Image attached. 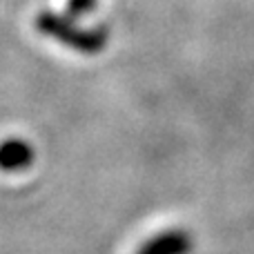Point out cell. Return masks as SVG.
Segmentation results:
<instances>
[{
  "instance_id": "1",
  "label": "cell",
  "mask_w": 254,
  "mask_h": 254,
  "mask_svg": "<svg viewBox=\"0 0 254 254\" xmlns=\"http://www.w3.org/2000/svg\"><path fill=\"white\" fill-rule=\"evenodd\" d=\"M36 25L49 36H56L58 40L71 45V47L80 49V52H96L105 45V38L103 34H83L78 31L71 22L63 20V18H54L49 13H43V16L36 20Z\"/></svg>"
},
{
  "instance_id": "2",
  "label": "cell",
  "mask_w": 254,
  "mask_h": 254,
  "mask_svg": "<svg viewBox=\"0 0 254 254\" xmlns=\"http://www.w3.org/2000/svg\"><path fill=\"white\" fill-rule=\"evenodd\" d=\"M34 158V152L31 147L25 143V140H4L0 145V167L7 172H13V170H22L27 167Z\"/></svg>"
},
{
  "instance_id": "3",
  "label": "cell",
  "mask_w": 254,
  "mask_h": 254,
  "mask_svg": "<svg viewBox=\"0 0 254 254\" xmlns=\"http://www.w3.org/2000/svg\"><path fill=\"white\" fill-rule=\"evenodd\" d=\"M190 250V239L183 232H170L154 239L140 254H185Z\"/></svg>"
},
{
  "instance_id": "4",
  "label": "cell",
  "mask_w": 254,
  "mask_h": 254,
  "mask_svg": "<svg viewBox=\"0 0 254 254\" xmlns=\"http://www.w3.org/2000/svg\"><path fill=\"white\" fill-rule=\"evenodd\" d=\"M94 7V0H69V13L71 16H80L87 9Z\"/></svg>"
}]
</instances>
